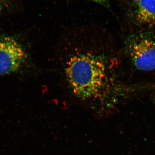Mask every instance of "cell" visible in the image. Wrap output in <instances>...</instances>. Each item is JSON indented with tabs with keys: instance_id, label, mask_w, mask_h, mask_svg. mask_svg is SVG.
<instances>
[{
	"instance_id": "6da1fadb",
	"label": "cell",
	"mask_w": 155,
	"mask_h": 155,
	"mask_svg": "<svg viewBox=\"0 0 155 155\" xmlns=\"http://www.w3.org/2000/svg\"><path fill=\"white\" fill-rule=\"evenodd\" d=\"M101 38L100 31L78 30L64 35L60 42L64 85L80 101L100 103L113 90L111 64Z\"/></svg>"
},
{
	"instance_id": "277c9868",
	"label": "cell",
	"mask_w": 155,
	"mask_h": 155,
	"mask_svg": "<svg viewBox=\"0 0 155 155\" xmlns=\"http://www.w3.org/2000/svg\"><path fill=\"white\" fill-rule=\"evenodd\" d=\"M130 7L138 24L155 26V0H130Z\"/></svg>"
},
{
	"instance_id": "3957f363",
	"label": "cell",
	"mask_w": 155,
	"mask_h": 155,
	"mask_svg": "<svg viewBox=\"0 0 155 155\" xmlns=\"http://www.w3.org/2000/svg\"><path fill=\"white\" fill-rule=\"evenodd\" d=\"M28 58L25 49L14 37L3 35L0 37V77L19 71Z\"/></svg>"
},
{
	"instance_id": "8992f818",
	"label": "cell",
	"mask_w": 155,
	"mask_h": 155,
	"mask_svg": "<svg viewBox=\"0 0 155 155\" xmlns=\"http://www.w3.org/2000/svg\"><path fill=\"white\" fill-rule=\"evenodd\" d=\"M86 1H90L93 2L97 3L107 8H110V2L111 0H86Z\"/></svg>"
},
{
	"instance_id": "7a4b0ae2",
	"label": "cell",
	"mask_w": 155,
	"mask_h": 155,
	"mask_svg": "<svg viewBox=\"0 0 155 155\" xmlns=\"http://www.w3.org/2000/svg\"><path fill=\"white\" fill-rule=\"evenodd\" d=\"M126 50L133 65L138 70L155 69V40L151 33L141 32L127 38Z\"/></svg>"
},
{
	"instance_id": "5b68a950",
	"label": "cell",
	"mask_w": 155,
	"mask_h": 155,
	"mask_svg": "<svg viewBox=\"0 0 155 155\" xmlns=\"http://www.w3.org/2000/svg\"><path fill=\"white\" fill-rule=\"evenodd\" d=\"M24 0H0V18L21 11Z\"/></svg>"
}]
</instances>
